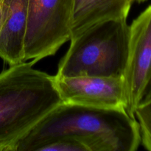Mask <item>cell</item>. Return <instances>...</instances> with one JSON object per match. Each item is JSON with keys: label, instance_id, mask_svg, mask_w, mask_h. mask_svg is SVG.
<instances>
[{"label": "cell", "instance_id": "6da1fadb", "mask_svg": "<svg viewBox=\"0 0 151 151\" xmlns=\"http://www.w3.org/2000/svg\"><path fill=\"white\" fill-rule=\"evenodd\" d=\"M63 136L85 139L94 151H135L141 145L138 122L125 109L62 103L19 140L14 151H34Z\"/></svg>", "mask_w": 151, "mask_h": 151}, {"label": "cell", "instance_id": "7a4b0ae2", "mask_svg": "<svg viewBox=\"0 0 151 151\" xmlns=\"http://www.w3.org/2000/svg\"><path fill=\"white\" fill-rule=\"evenodd\" d=\"M33 65L22 62L0 73V151H14L21 139L63 103L54 76Z\"/></svg>", "mask_w": 151, "mask_h": 151}, {"label": "cell", "instance_id": "3957f363", "mask_svg": "<svg viewBox=\"0 0 151 151\" xmlns=\"http://www.w3.org/2000/svg\"><path fill=\"white\" fill-rule=\"evenodd\" d=\"M129 40L127 20L109 19L94 24L70 38L55 75L123 78Z\"/></svg>", "mask_w": 151, "mask_h": 151}, {"label": "cell", "instance_id": "277c9868", "mask_svg": "<svg viewBox=\"0 0 151 151\" xmlns=\"http://www.w3.org/2000/svg\"><path fill=\"white\" fill-rule=\"evenodd\" d=\"M74 0H28L24 61L52 56L70 41Z\"/></svg>", "mask_w": 151, "mask_h": 151}, {"label": "cell", "instance_id": "5b68a950", "mask_svg": "<svg viewBox=\"0 0 151 151\" xmlns=\"http://www.w3.org/2000/svg\"><path fill=\"white\" fill-rule=\"evenodd\" d=\"M125 110L134 116L151 81V4L130 25L128 60L124 73Z\"/></svg>", "mask_w": 151, "mask_h": 151}, {"label": "cell", "instance_id": "8992f818", "mask_svg": "<svg viewBox=\"0 0 151 151\" xmlns=\"http://www.w3.org/2000/svg\"><path fill=\"white\" fill-rule=\"evenodd\" d=\"M55 84L65 103L108 109H125L123 78L54 76Z\"/></svg>", "mask_w": 151, "mask_h": 151}, {"label": "cell", "instance_id": "52a82bcc", "mask_svg": "<svg viewBox=\"0 0 151 151\" xmlns=\"http://www.w3.org/2000/svg\"><path fill=\"white\" fill-rule=\"evenodd\" d=\"M28 0H0V58L9 66L24 61Z\"/></svg>", "mask_w": 151, "mask_h": 151}, {"label": "cell", "instance_id": "ba28073f", "mask_svg": "<svg viewBox=\"0 0 151 151\" xmlns=\"http://www.w3.org/2000/svg\"><path fill=\"white\" fill-rule=\"evenodd\" d=\"M134 2L133 0H74L71 38L97 22L127 20Z\"/></svg>", "mask_w": 151, "mask_h": 151}, {"label": "cell", "instance_id": "9c48e42d", "mask_svg": "<svg viewBox=\"0 0 151 151\" xmlns=\"http://www.w3.org/2000/svg\"><path fill=\"white\" fill-rule=\"evenodd\" d=\"M93 151L86 139L73 136L57 137L39 145L34 151Z\"/></svg>", "mask_w": 151, "mask_h": 151}, {"label": "cell", "instance_id": "30bf717a", "mask_svg": "<svg viewBox=\"0 0 151 151\" xmlns=\"http://www.w3.org/2000/svg\"><path fill=\"white\" fill-rule=\"evenodd\" d=\"M134 116L139 125L141 145L151 151V97L137 107Z\"/></svg>", "mask_w": 151, "mask_h": 151}, {"label": "cell", "instance_id": "8fae6325", "mask_svg": "<svg viewBox=\"0 0 151 151\" xmlns=\"http://www.w3.org/2000/svg\"><path fill=\"white\" fill-rule=\"evenodd\" d=\"M151 97V81H150V85H149V87H148V88H147V93H146V95H145V99H144V100H143V102H145V100H147V99L149 98V97ZM142 102V103H143ZM141 103V104H142ZM140 104V105H141Z\"/></svg>", "mask_w": 151, "mask_h": 151}, {"label": "cell", "instance_id": "7c38bea8", "mask_svg": "<svg viewBox=\"0 0 151 151\" xmlns=\"http://www.w3.org/2000/svg\"><path fill=\"white\" fill-rule=\"evenodd\" d=\"M134 2H137V3H142L145 2V1H147V0H133Z\"/></svg>", "mask_w": 151, "mask_h": 151}]
</instances>
